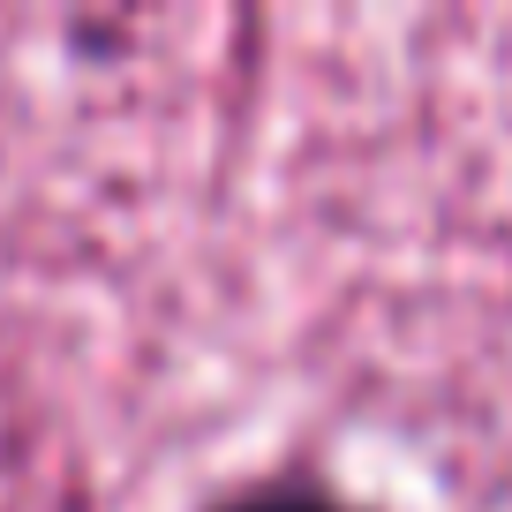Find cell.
Instances as JSON below:
<instances>
[{
	"instance_id": "1",
	"label": "cell",
	"mask_w": 512,
	"mask_h": 512,
	"mask_svg": "<svg viewBox=\"0 0 512 512\" xmlns=\"http://www.w3.org/2000/svg\"><path fill=\"white\" fill-rule=\"evenodd\" d=\"M219 512H362L354 497H339V490H324V482H256V490H241V497H226Z\"/></svg>"
}]
</instances>
